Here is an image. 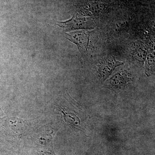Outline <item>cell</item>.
<instances>
[{
  "mask_svg": "<svg viewBox=\"0 0 155 155\" xmlns=\"http://www.w3.org/2000/svg\"><path fill=\"white\" fill-rule=\"evenodd\" d=\"M123 65L122 62L116 61L115 58L112 57L106 58L103 60L99 66L100 75L102 78L106 79L110 75L116 67Z\"/></svg>",
  "mask_w": 155,
  "mask_h": 155,
  "instance_id": "3957f363",
  "label": "cell"
},
{
  "mask_svg": "<svg viewBox=\"0 0 155 155\" xmlns=\"http://www.w3.org/2000/svg\"><path fill=\"white\" fill-rule=\"evenodd\" d=\"M90 32L85 31H80L66 33V35L68 40L77 45L81 52L85 54L88 51Z\"/></svg>",
  "mask_w": 155,
  "mask_h": 155,
  "instance_id": "7a4b0ae2",
  "label": "cell"
},
{
  "mask_svg": "<svg viewBox=\"0 0 155 155\" xmlns=\"http://www.w3.org/2000/svg\"><path fill=\"white\" fill-rule=\"evenodd\" d=\"M125 77L123 76L121 73H119L115 75L113 78H111V84L114 85H120V84H123L125 83Z\"/></svg>",
  "mask_w": 155,
  "mask_h": 155,
  "instance_id": "5b68a950",
  "label": "cell"
},
{
  "mask_svg": "<svg viewBox=\"0 0 155 155\" xmlns=\"http://www.w3.org/2000/svg\"><path fill=\"white\" fill-rule=\"evenodd\" d=\"M57 24L67 30L91 29L95 26V23L91 19L75 17L65 22H58Z\"/></svg>",
  "mask_w": 155,
  "mask_h": 155,
  "instance_id": "6da1fadb",
  "label": "cell"
},
{
  "mask_svg": "<svg viewBox=\"0 0 155 155\" xmlns=\"http://www.w3.org/2000/svg\"><path fill=\"white\" fill-rule=\"evenodd\" d=\"M147 49L141 42H136L133 45V55L137 61L143 63L147 57Z\"/></svg>",
  "mask_w": 155,
  "mask_h": 155,
  "instance_id": "277c9868",
  "label": "cell"
}]
</instances>
